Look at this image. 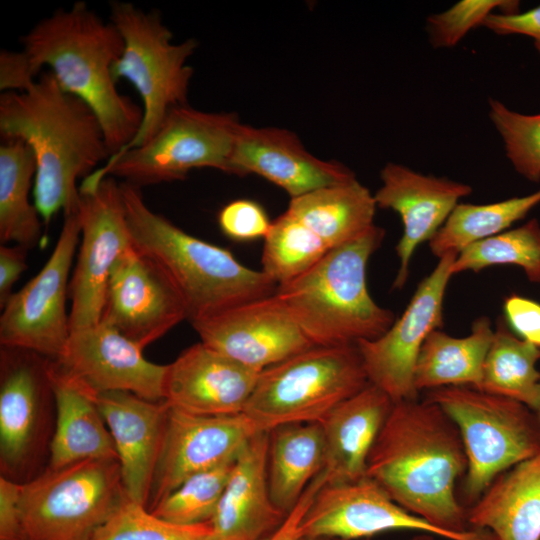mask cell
<instances>
[{
    "mask_svg": "<svg viewBox=\"0 0 540 540\" xmlns=\"http://www.w3.org/2000/svg\"><path fill=\"white\" fill-rule=\"evenodd\" d=\"M257 174L295 198L316 189L356 179L346 166L309 153L295 133L275 127L241 124L230 174Z\"/></svg>",
    "mask_w": 540,
    "mask_h": 540,
    "instance_id": "44dd1931",
    "label": "cell"
},
{
    "mask_svg": "<svg viewBox=\"0 0 540 540\" xmlns=\"http://www.w3.org/2000/svg\"><path fill=\"white\" fill-rule=\"evenodd\" d=\"M364 540H368V539H364Z\"/></svg>",
    "mask_w": 540,
    "mask_h": 540,
    "instance_id": "f907efd6",
    "label": "cell"
},
{
    "mask_svg": "<svg viewBox=\"0 0 540 540\" xmlns=\"http://www.w3.org/2000/svg\"><path fill=\"white\" fill-rule=\"evenodd\" d=\"M503 310L509 328L518 337L540 348V303L512 294L505 298Z\"/></svg>",
    "mask_w": 540,
    "mask_h": 540,
    "instance_id": "60d3db41",
    "label": "cell"
},
{
    "mask_svg": "<svg viewBox=\"0 0 540 540\" xmlns=\"http://www.w3.org/2000/svg\"><path fill=\"white\" fill-rule=\"evenodd\" d=\"M393 405L384 391L369 383L319 422L325 443L326 483L353 482L366 476L368 457Z\"/></svg>",
    "mask_w": 540,
    "mask_h": 540,
    "instance_id": "d4e9b609",
    "label": "cell"
},
{
    "mask_svg": "<svg viewBox=\"0 0 540 540\" xmlns=\"http://www.w3.org/2000/svg\"><path fill=\"white\" fill-rule=\"evenodd\" d=\"M376 208L374 195L354 179L291 198L286 211L332 249L375 225Z\"/></svg>",
    "mask_w": 540,
    "mask_h": 540,
    "instance_id": "f546056e",
    "label": "cell"
},
{
    "mask_svg": "<svg viewBox=\"0 0 540 540\" xmlns=\"http://www.w3.org/2000/svg\"><path fill=\"white\" fill-rule=\"evenodd\" d=\"M184 319L186 306L171 278L132 243L112 268L100 322L144 349Z\"/></svg>",
    "mask_w": 540,
    "mask_h": 540,
    "instance_id": "5bb4252c",
    "label": "cell"
},
{
    "mask_svg": "<svg viewBox=\"0 0 540 540\" xmlns=\"http://www.w3.org/2000/svg\"><path fill=\"white\" fill-rule=\"evenodd\" d=\"M31 61L22 51L2 49L0 52V91L25 92L36 82Z\"/></svg>",
    "mask_w": 540,
    "mask_h": 540,
    "instance_id": "7bdbcfd3",
    "label": "cell"
},
{
    "mask_svg": "<svg viewBox=\"0 0 540 540\" xmlns=\"http://www.w3.org/2000/svg\"><path fill=\"white\" fill-rule=\"evenodd\" d=\"M540 348L518 337L500 317L485 357L477 389L523 403L540 406Z\"/></svg>",
    "mask_w": 540,
    "mask_h": 540,
    "instance_id": "1f68e13d",
    "label": "cell"
},
{
    "mask_svg": "<svg viewBox=\"0 0 540 540\" xmlns=\"http://www.w3.org/2000/svg\"><path fill=\"white\" fill-rule=\"evenodd\" d=\"M221 231L235 241L265 238L272 221L259 203L238 199L226 204L218 214Z\"/></svg>",
    "mask_w": 540,
    "mask_h": 540,
    "instance_id": "ab89813d",
    "label": "cell"
},
{
    "mask_svg": "<svg viewBox=\"0 0 540 540\" xmlns=\"http://www.w3.org/2000/svg\"><path fill=\"white\" fill-rule=\"evenodd\" d=\"M368 384L357 345L315 346L262 370L243 414L261 431L319 423Z\"/></svg>",
    "mask_w": 540,
    "mask_h": 540,
    "instance_id": "8992f818",
    "label": "cell"
},
{
    "mask_svg": "<svg viewBox=\"0 0 540 540\" xmlns=\"http://www.w3.org/2000/svg\"><path fill=\"white\" fill-rule=\"evenodd\" d=\"M210 522L182 525L126 498L90 540H211Z\"/></svg>",
    "mask_w": 540,
    "mask_h": 540,
    "instance_id": "8d00e7d4",
    "label": "cell"
},
{
    "mask_svg": "<svg viewBox=\"0 0 540 540\" xmlns=\"http://www.w3.org/2000/svg\"><path fill=\"white\" fill-rule=\"evenodd\" d=\"M50 365L36 352L1 346L0 457L6 471L24 466L34 450L44 404L53 394Z\"/></svg>",
    "mask_w": 540,
    "mask_h": 540,
    "instance_id": "7402d4cb",
    "label": "cell"
},
{
    "mask_svg": "<svg viewBox=\"0 0 540 540\" xmlns=\"http://www.w3.org/2000/svg\"><path fill=\"white\" fill-rule=\"evenodd\" d=\"M467 522L495 540H540V452L499 475L467 508Z\"/></svg>",
    "mask_w": 540,
    "mask_h": 540,
    "instance_id": "484cf974",
    "label": "cell"
},
{
    "mask_svg": "<svg viewBox=\"0 0 540 540\" xmlns=\"http://www.w3.org/2000/svg\"><path fill=\"white\" fill-rule=\"evenodd\" d=\"M77 211L81 237L69 283L71 332L100 323L112 268L132 244L121 183L113 177H85Z\"/></svg>",
    "mask_w": 540,
    "mask_h": 540,
    "instance_id": "8fae6325",
    "label": "cell"
},
{
    "mask_svg": "<svg viewBox=\"0 0 540 540\" xmlns=\"http://www.w3.org/2000/svg\"><path fill=\"white\" fill-rule=\"evenodd\" d=\"M80 237L76 209L64 214L58 240L46 264L2 308L1 346L27 349L51 360L62 353L71 333L66 299Z\"/></svg>",
    "mask_w": 540,
    "mask_h": 540,
    "instance_id": "7c38bea8",
    "label": "cell"
},
{
    "mask_svg": "<svg viewBox=\"0 0 540 540\" xmlns=\"http://www.w3.org/2000/svg\"><path fill=\"white\" fill-rule=\"evenodd\" d=\"M235 460L197 473L164 497L151 512L182 525L209 522L228 483Z\"/></svg>",
    "mask_w": 540,
    "mask_h": 540,
    "instance_id": "d590c367",
    "label": "cell"
},
{
    "mask_svg": "<svg viewBox=\"0 0 540 540\" xmlns=\"http://www.w3.org/2000/svg\"><path fill=\"white\" fill-rule=\"evenodd\" d=\"M191 325L201 342L258 371L315 347L276 293Z\"/></svg>",
    "mask_w": 540,
    "mask_h": 540,
    "instance_id": "e0dca14e",
    "label": "cell"
},
{
    "mask_svg": "<svg viewBox=\"0 0 540 540\" xmlns=\"http://www.w3.org/2000/svg\"><path fill=\"white\" fill-rule=\"evenodd\" d=\"M269 431L256 433L235 459L216 512L211 540H265L287 514L273 502L267 478Z\"/></svg>",
    "mask_w": 540,
    "mask_h": 540,
    "instance_id": "cb8c5ba5",
    "label": "cell"
},
{
    "mask_svg": "<svg viewBox=\"0 0 540 540\" xmlns=\"http://www.w3.org/2000/svg\"><path fill=\"white\" fill-rule=\"evenodd\" d=\"M467 470L459 430L427 399L394 403L367 460L366 476L401 507L445 533L448 540H495L471 528L456 485Z\"/></svg>",
    "mask_w": 540,
    "mask_h": 540,
    "instance_id": "6da1fadb",
    "label": "cell"
},
{
    "mask_svg": "<svg viewBox=\"0 0 540 540\" xmlns=\"http://www.w3.org/2000/svg\"><path fill=\"white\" fill-rule=\"evenodd\" d=\"M260 372L200 341L167 365L164 401L195 415L242 414Z\"/></svg>",
    "mask_w": 540,
    "mask_h": 540,
    "instance_id": "ffe728a7",
    "label": "cell"
},
{
    "mask_svg": "<svg viewBox=\"0 0 540 540\" xmlns=\"http://www.w3.org/2000/svg\"><path fill=\"white\" fill-rule=\"evenodd\" d=\"M456 424L466 453L463 494L472 505L503 472L540 452L536 411L516 400L469 386L425 392Z\"/></svg>",
    "mask_w": 540,
    "mask_h": 540,
    "instance_id": "52a82bcc",
    "label": "cell"
},
{
    "mask_svg": "<svg viewBox=\"0 0 540 540\" xmlns=\"http://www.w3.org/2000/svg\"><path fill=\"white\" fill-rule=\"evenodd\" d=\"M393 530L433 534L448 540L440 529L397 504L373 479L324 483L300 524L302 537L364 540Z\"/></svg>",
    "mask_w": 540,
    "mask_h": 540,
    "instance_id": "ac0fdd59",
    "label": "cell"
},
{
    "mask_svg": "<svg viewBox=\"0 0 540 540\" xmlns=\"http://www.w3.org/2000/svg\"><path fill=\"white\" fill-rule=\"evenodd\" d=\"M52 362L92 396L126 391L149 401H164L167 365L148 361L143 348L105 323L72 331Z\"/></svg>",
    "mask_w": 540,
    "mask_h": 540,
    "instance_id": "2e32d148",
    "label": "cell"
},
{
    "mask_svg": "<svg viewBox=\"0 0 540 540\" xmlns=\"http://www.w3.org/2000/svg\"><path fill=\"white\" fill-rule=\"evenodd\" d=\"M494 265L519 266L530 282L540 283V223L537 219L466 247L456 256L451 272L453 275L479 272Z\"/></svg>",
    "mask_w": 540,
    "mask_h": 540,
    "instance_id": "e575fe53",
    "label": "cell"
},
{
    "mask_svg": "<svg viewBox=\"0 0 540 540\" xmlns=\"http://www.w3.org/2000/svg\"><path fill=\"white\" fill-rule=\"evenodd\" d=\"M300 540H332L328 538H319V537H301Z\"/></svg>",
    "mask_w": 540,
    "mask_h": 540,
    "instance_id": "c3c4849f",
    "label": "cell"
},
{
    "mask_svg": "<svg viewBox=\"0 0 540 540\" xmlns=\"http://www.w3.org/2000/svg\"><path fill=\"white\" fill-rule=\"evenodd\" d=\"M29 249L21 245L0 246V308L2 309L11 297L12 288L21 274L27 269V252Z\"/></svg>",
    "mask_w": 540,
    "mask_h": 540,
    "instance_id": "f6af8a7d",
    "label": "cell"
},
{
    "mask_svg": "<svg viewBox=\"0 0 540 540\" xmlns=\"http://www.w3.org/2000/svg\"><path fill=\"white\" fill-rule=\"evenodd\" d=\"M110 22L124 43L112 67L113 78L116 82L126 79L135 87L143 110L136 136L121 153L148 142L172 108L187 104L193 75L187 60L197 43L193 39L174 43L158 12L144 11L129 2H111Z\"/></svg>",
    "mask_w": 540,
    "mask_h": 540,
    "instance_id": "ba28073f",
    "label": "cell"
},
{
    "mask_svg": "<svg viewBox=\"0 0 540 540\" xmlns=\"http://www.w3.org/2000/svg\"><path fill=\"white\" fill-rule=\"evenodd\" d=\"M36 175L31 147L20 139H3L0 146V241L30 249L42 238L41 216L29 200Z\"/></svg>",
    "mask_w": 540,
    "mask_h": 540,
    "instance_id": "4dcf8cb0",
    "label": "cell"
},
{
    "mask_svg": "<svg viewBox=\"0 0 540 540\" xmlns=\"http://www.w3.org/2000/svg\"><path fill=\"white\" fill-rule=\"evenodd\" d=\"M380 178L382 184L374 194L377 207L395 211L403 223V234L396 245L399 267L393 282L394 288L401 289L417 247L430 241L472 187L393 162L383 167Z\"/></svg>",
    "mask_w": 540,
    "mask_h": 540,
    "instance_id": "d6986e66",
    "label": "cell"
},
{
    "mask_svg": "<svg viewBox=\"0 0 540 540\" xmlns=\"http://www.w3.org/2000/svg\"><path fill=\"white\" fill-rule=\"evenodd\" d=\"M383 239V228L373 225L277 287L276 295L315 346L375 340L394 323V313L379 306L367 287V264Z\"/></svg>",
    "mask_w": 540,
    "mask_h": 540,
    "instance_id": "5b68a950",
    "label": "cell"
},
{
    "mask_svg": "<svg viewBox=\"0 0 540 540\" xmlns=\"http://www.w3.org/2000/svg\"><path fill=\"white\" fill-rule=\"evenodd\" d=\"M519 5L520 2L514 0H461L427 18L429 42L434 48L454 47L472 29L482 27L489 15L518 12Z\"/></svg>",
    "mask_w": 540,
    "mask_h": 540,
    "instance_id": "f35d334b",
    "label": "cell"
},
{
    "mask_svg": "<svg viewBox=\"0 0 540 540\" xmlns=\"http://www.w3.org/2000/svg\"><path fill=\"white\" fill-rule=\"evenodd\" d=\"M482 27L497 35H524L533 40L540 54V4L527 11L514 13L495 12L489 15Z\"/></svg>",
    "mask_w": 540,
    "mask_h": 540,
    "instance_id": "b9f144b4",
    "label": "cell"
},
{
    "mask_svg": "<svg viewBox=\"0 0 540 540\" xmlns=\"http://www.w3.org/2000/svg\"><path fill=\"white\" fill-rule=\"evenodd\" d=\"M326 482L322 471L306 488L295 507L286 515L282 524L265 540H300V524L316 492Z\"/></svg>",
    "mask_w": 540,
    "mask_h": 540,
    "instance_id": "bcb514c9",
    "label": "cell"
},
{
    "mask_svg": "<svg viewBox=\"0 0 540 540\" xmlns=\"http://www.w3.org/2000/svg\"><path fill=\"white\" fill-rule=\"evenodd\" d=\"M1 139H20L36 159L34 204L45 224L77 209L79 178L94 172L110 152L92 109L65 92L45 71L25 92L0 95Z\"/></svg>",
    "mask_w": 540,
    "mask_h": 540,
    "instance_id": "7a4b0ae2",
    "label": "cell"
},
{
    "mask_svg": "<svg viewBox=\"0 0 540 540\" xmlns=\"http://www.w3.org/2000/svg\"><path fill=\"white\" fill-rule=\"evenodd\" d=\"M38 75L50 68L59 86L86 103L97 116L110 156L136 136L143 110L116 88L112 67L123 52L118 29L81 1L59 9L20 38Z\"/></svg>",
    "mask_w": 540,
    "mask_h": 540,
    "instance_id": "3957f363",
    "label": "cell"
},
{
    "mask_svg": "<svg viewBox=\"0 0 540 540\" xmlns=\"http://www.w3.org/2000/svg\"><path fill=\"white\" fill-rule=\"evenodd\" d=\"M540 203V189L488 204L459 203L428 242L433 255L459 254L473 243L508 230Z\"/></svg>",
    "mask_w": 540,
    "mask_h": 540,
    "instance_id": "d6a6232c",
    "label": "cell"
},
{
    "mask_svg": "<svg viewBox=\"0 0 540 540\" xmlns=\"http://www.w3.org/2000/svg\"><path fill=\"white\" fill-rule=\"evenodd\" d=\"M241 123L234 113L204 112L188 104L172 108L145 144L110 156L90 175L118 177L137 186L184 179L197 168L230 174Z\"/></svg>",
    "mask_w": 540,
    "mask_h": 540,
    "instance_id": "30bf717a",
    "label": "cell"
},
{
    "mask_svg": "<svg viewBox=\"0 0 540 540\" xmlns=\"http://www.w3.org/2000/svg\"><path fill=\"white\" fill-rule=\"evenodd\" d=\"M126 498L116 459L49 468L21 484L22 540H90Z\"/></svg>",
    "mask_w": 540,
    "mask_h": 540,
    "instance_id": "9c48e42d",
    "label": "cell"
},
{
    "mask_svg": "<svg viewBox=\"0 0 540 540\" xmlns=\"http://www.w3.org/2000/svg\"><path fill=\"white\" fill-rule=\"evenodd\" d=\"M93 398L112 436L125 494L146 507L169 405L126 391Z\"/></svg>",
    "mask_w": 540,
    "mask_h": 540,
    "instance_id": "603a6c76",
    "label": "cell"
},
{
    "mask_svg": "<svg viewBox=\"0 0 540 540\" xmlns=\"http://www.w3.org/2000/svg\"><path fill=\"white\" fill-rule=\"evenodd\" d=\"M325 467L320 423H290L269 431L267 478L274 504L288 514Z\"/></svg>",
    "mask_w": 540,
    "mask_h": 540,
    "instance_id": "83f0119b",
    "label": "cell"
},
{
    "mask_svg": "<svg viewBox=\"0 0 540 540\" xmlns=\"http://www.w3.org/2000/svg\"><path fill=\"white\" fill-rule=\"evenodd\" d=\"M488 115L515 171L529 181L540 182V113L523 114L489 99Z\"/></svg>",
    "mask_w": 540,
    "mask_h": 540,
    "instance_id": "74e56055",
    "label": "cell"
},
{
    "mask_svg": "<svg viewBox=\"0 0 540 540\" xmlns=\"http://www.w3.org/2000/svg\"><path fill=\"white\" fill-rule=\"evenodd\" d=\"M133 245L154 259L179 290L191 323L275 294L262 270L243 266L224 248L194 237L152 211L140 188L121 183Z\"/></svg>",
    "mask_w": 540,
    "mask_h": 540,
    "instance_id": "277c9868",
    "label": "cell"
},
{
    "mask_svg": "<svg viewBox=\"0 0 540 540\" xmlns=\"http://www.w3.org/2000/svg\"><path fill=\"white\" fill-rule=\"evenodd\" d=\"M260 431L243 413L195 415L169 406L146 508L189 477L235 460Z\"/></svg>",
    "mask_w": 540,
    "mask_h": 540,
    "instance_id": "9a60e30c",
    "label": "cell"
},
{
    "mask_svg": "<svg viewBox=\"0 0 540 540\" xmlns=\"http://www.w3.org/2000/svg\"><path fill=\"white\" fill-rule=\"evenodd\" d=\"M537 414H538V417H539V420H540V406H539V408L537 410Z\"/></svg>",
    "mask_w": 540,
    "mask_h": 540,
    "instance_id": "681fc988",
    "label": "cell"
},
{
    "mask_svg": "<svg viewBox=\"0 0 540 540\" xmlns=\"http://www.w3.org/2000/svg\"><path fill=\"white\" fill-rule=\"evenodd\" d=\"M50 376L56 426L50 443V469L92 459H117L112 436L93 396L59 372L51 360Z\"/></svg>",
    "mask_w": 540,
    "mask_h": 540,
    "instance_id": "4316f807",
    "label": "cell"
},
{
    "mask_svg": "<svg viewBox=\"0 0 540 540\" xmlns=\"http://www.w3.org/2000/svg\"><path fill=\"white\" fill-rule=\"evenodd\" d=\"M457 254L439 258L433 271L415 290L402 315L379 338L357 343L369 383L384 391L394 403L418 399L415 365L421 348L443 323V302L451 266Z\"/></svg>",
    "mask_w": 540,
    "mask_h": 540,
    "instance_id": "4fadbf2b",
    "label": "cell"
},
{
    "mask_svg": "<svg viewBox=\"0 0 540 540\" xmlns=\"http://www.w3.org/2000/svg\"><path fill=\"white\" fill-rule=\"evenodd\" d=\"M329 250L318 235L285 211L272 221L264 238L262 271L277 286L284 285L312 268Z\"/></svg>",
    "mask_w": 540,
    "mask_h": 540,
    "instance_id": "836d02e7",
    "label": "cell"
},
{
    "mask_svg": "<svg viewBox=\"0 0 540 540\" xmlns=\"http://www.w3.org/2000/svg\"><path fill=\"white\" fill-rule=\"evenodd\" d=\"M20 492L21 484L0 478V540H22Z\"/></svg>",
    "mask_w": 540,
    "mask_h": 540,
    "instance_id": "ee69618b",
    "label": "cell"
},
{
    "mask_svg": "<svg viewBox=\"0 0 540 540\" xmlns=\"http://www.w3.org/2000/svg\"><path fill=\"white\" fill-rule=\"evenodd\" d=\"M493 335L487 316L477 317L465 337H453L440 329L431 332L415 365L416 390L420 393L451 386L478 388Z\"/></svg>",
    "mask_w": 540,
    "mask_h": 540,
    "instance_id": "f1b7e54d",
    "label": "cell"
},
{
    "mask_svg": "<svg viewBox=\"0 0 540 540\" xmlns=\"http://www.w3.org/2000/svg\"><path fill=\"white\" fill-rule=\"evenodd\" d=\"M410 540H442V538L437 537L433 534L428 533H417Z\"/></svg>",
    "mask_w": 540,
    "mask_h": 540,
    "instance_id": "7dc6e473",
    "label": "cell"
}]
</instances>
